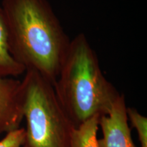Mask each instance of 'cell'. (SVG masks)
Here are the masks:
<instances>
[{
	"label": "cell",
	"instance_id": "cell-1",
	"mask_svg": "<svg viewBox=\"0 0 147 147\" xmlns=\"http://www.w3.org/2000/svg\"><path fill=\"white\" fill-rule=\"evenodd\" d=\"M9 50L26 70L54 85L71 40L47 0H3Z\"/></svg>",
	"mask_w": 147,
	"mask_h": 147
},
{
	"label": "cell",
	"instance_id": "cell-4",
	"mask_svg": "<svg viewBox=\"0 0 147 147\" xmlns=\"http://www.w3.org/2000/svg\"><path fill=\"white\" fill-rule=\"evenodd\" d=\"M99 126L102 138L97 139L98 147H136L128 125L124 95H121L108 115L100 117Z\"/></svg>",
	"mask_w": 147,
	"mask_h": 147
},
{
	"label": "cell",
	"instance_id": "cell-5",
	"mask_svg": "<svg viewBox=\"0 0 147 147\" xmlns=\"http://www.w3.org/2000/svg\"><path fill=\"white\" fill-rule=\"evenodd\" d=\"M21 81L0 78V134L20 128L24 118Z\"/></svg>",
	"mask_w": 147,
	"mask_h": 147
},
{
	"label": "cell",
	"instance_id": "cell-8",
	"mask_svg": "<svg viewBox=\"0 0 147 147\" xmlns=\"http://www.w3.org/2000/svg\"><path fill=\"white\" fill-rule=\"evenodd\" d=\"M127 115L132 126L136 129L141 147H147V118L131 107H127Z\"/></svg>",
	"mask_w": 147,
	"mask_h": 147
},
{
	"label": "cell",
	"instance_id": "cell-9",
	"mask_svg": "<svg viewBox=\"0 0 147 147\" xmlns=\"http://www.w3.org/2000/svg\"><path fill=\"white\" fill-rule=\"evenodd\" d=\"M25 140V129L19 128L6 134L0 141V147H23Z\"/></svg>",
	"mask_w": 147,
	"mask_h": 147
},
{
	"label": "cell",
	"instance_id": "cell-7",
	"mask_svg": "<svg viewBox=\"0 0 147 147\" xmlns=\"http://www.w3.org/2000/svg\"><path fill=\"white\" fill-rule=\"evenodd\" d=\"M100 116H95L74 131L71 147H98L97 133Z\"/></svg>",
	"mask_w": 147,
	"mask_h": 147
},
{
	"label": "cell",
	"instance_id": "cell-3",
	"mask_svg": "<svg viewBox=\"0 0 147 147\" xmlns=\"http://www.w3.org/2000/svg\"><path fill=\"white\" fill-rule=\"evenodd\" d=\"M21 84L27 121L23 147H71L75 127L53 84L36 71L26 70Z\"/></svg>",
	"mask_w": 147,
	"mask_h": 147
},
{
	"label": "cell",
	"instance_id": "cell-2",
	"mask_svg": "<svg viewBox=\"0 0 147 147\" xmlns=\"http://www.w3.org/2000/svg\"><path fill=\"white\" fill-rule=\"evenodd\" d=\"M54 88L75 129L95 116L108 115L121 95L104 76L96 53L82 33L70 41Z\"/></svg>",
	"mask_w": 147,
	"mask_h": 147
},
{
	"label": "cell",
	"instance_id": "cell-6",
	"mask_svg": "<svg viewBox=\"0 0 147 147\" xmlns=\"http://www.w3.org/2000/svg\"><path fill=\"white\" fill-rule=\"evenodd\" d=\"M24 72L25 67L18 63L10 53L8 25L4 11L0 5V78L16 77Z\"/></svg>",
	"mask_w": 147,
	"mask_h": 147
}]
</instances>
